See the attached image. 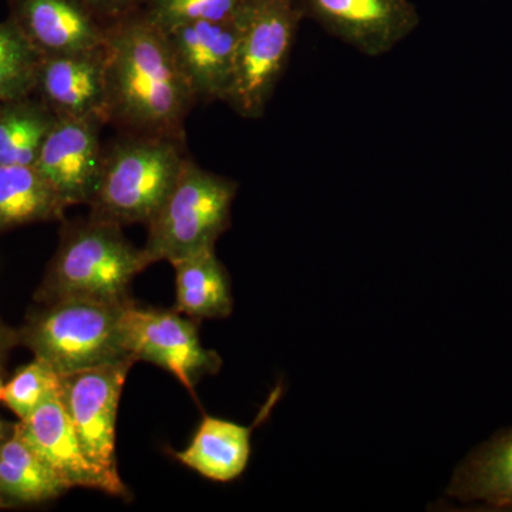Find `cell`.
Returning a JSON list of instances; mask_svg holds the SVG:
<instances>
[{"instance_id":"1","label":"cell","mask_w":512,"mask_h":512,"mask_svg":"<svg viewBox=\"0 0 512 512\" xmlns=\"http://www.w3.org/2000/svg\"><path fill=\"white\" fill-rule=\"evenodd\" d=\"M107 124L120 133L185 141V120L197 104L165 32L143 9L106 23Z\"/></svg>"},{"instance_id":"2","label":"cell","mask_w":512,"mask_h":512,"mask_svg":"<svg viewBox=\"0 0 512 512\" xmlns=\"http://www.w3.org/2000/svg\"><path fill=\"white\" fill-rule=\"evenodd\" d=\"M146 268L143 251L124 237L121 225L90 215L64 225L35 299L37 303L89 299L126 305L133 302L131 282Z\"/></svg>"},{"instance_id":"3","label":"cell","mask_w":512,"mask_h":512,"mask_svg":"<svg viewBox=\"0 0 512 512\" xmlns=\"http://www.w3.org/2000/svg\"><path fill=\"white\" fill-rule=\"evenodd\" d=\"M188 156L177 138L120 133L104 146L90 215L113 224H148L183 173Z\"/></svg>"},{"instance_id":"4","label":"cell","mask_w":512,"mask_h":512,"mask_svg":"<svg viewBox=\"0 0 512 512\" xmlns=\"http://www.w3.org/2000/svg\"><path fill=\"white\" fill-rule=\"evenodd\" d=\"M130 303L114 305L89 299L39 303L40 308L29 313L18 330L19 345L60 376L136 359L128 352L123 333V313Z\"/></svg>"},{"instance_id":"5","label":"cell","mask_w":512,"mask_h":512,"mask_svg":"<svg viewBox=\"0 0 512 512\" xmlns=\"http://www.w3.org/2000/svg\"><path fill=\"white\" fill-rule=\"evenodd\" d=\"M238 183L204 170L188 158L177 184L148 222L141 248L147 266L173 262L202 249L215 248L231 222Z\"/></svg>"},{"instance_id":"6","label":"cell","mask_w":512,"mask_h":512,"mask_svg":"<svg viewBox=\"0 0 512 512\" xmlns=\"http://www.w3.org/2000/svg\"><path fill=\"white\" fill-rule=\"evenodd\" d=\"M234 19L237 69L227 104L245 119H259L284 76L303 16L296 0H244Z\"/></svg>"},{"instance_id":"7","label":"cell","mask_w":512,"mask_h":512,"mask_svg":"<svg viewBox=\"0 0 512 512\" xmlns=\"http://www.w3.org/2000/svg\"><path fill=\"white\" fill-rule=\"evenodd\" d=\"M123 333L128 352L137 362L167 370L194 397L198 380L214 375L222 365L220 355L202 345L195 322L177 311L143 309L131 302L124 309Z\"/></svg>"},{"instance_id":"8","label":"cell","mask_w":512,"mask_h":512,"mask_svg":"<svg viewBox=\"0 0 512 512\" xmlns=\"http://www.w3.org/2000/svg\"><path fill=\"white\" fill-rule=\"evenodd\" d=\"M136 359L90 367L62 376L60 397L86 456L94 466L119 474L116 458L117 410Z\"/></svg>"},{"instance_id":"9","label":"cell","mask_w":512,"mask_h":512,"mask_svg":"<svg viewBox=\"0 0 512 512\" xmlns=\"http://www.w3.org/2000/svg\"><path fill=\"white\" fill-rule=\"evenodd\" d=\"M303 19L357 52L379 57L392 52L419 28L420 13L410 0H296Z\"/></svg>"},{"instance_id":"10","label":"cell","mask_w":512,"mask_h":512,"mask_svg":"<svg viewBox=\"0 0 512 512\" xmlns=\"http://www.w3.org/2000/svg\"><path fill=\"white\" fill-rule=\"evenodd\" d=\"M163 30L197 103H227L237 69L238 32L234 16L198 20Z\"/></svg>"},{"instance_id":"11","label":"cell","mask_w":512,"mask_h":512,"mask_svg":"<svg viewBox=\"0 0 512 512\" xmlns=\"http://www.w3.org/2000/svg\"><path fill=\"white\" fill-rule=\"evenodd\" d=\"M104 123L94 119L57 117L33 167L67 208L90 204L103 168Z\"/></svg>"},{"instance_id":"12","label":"cell","mask_w":512,"mask_h":512,"mask_svg":"<svg viewBox=\"0 0 512 512\" xmlns=\"http://www.w3.org/2000/svg\"><path fill=\"white\" fill-rule=\"evenodd\" d=\"M15 427L22 439L52 468L69 490L82 487L103 491L114 497L127 498L130 495L120 474L101 470L86 456L72 420L64 409L60 393L37 407L25 419H20Z\"/></svg>"},{"instance_id":"13","label":"cell","mask_w":512,"mask_h":512,"mask_svg":"<svg viewBox=\"0 0 512 512\" xmlns=\"http://www.w3.org/2000/svg\"><path fill=\"white\" fill-rule=\"evenodd\" d=\"M9 9V19L42 59L104 46L106 23L80 0H9Z\"/></svg>"},{"instance_id":"14","label":"cell","mask_w":512,"mask_h":512,"mask_svg":"<svg viewBox=\"0 0 512 512\" xmlns=\"http://www.w3.org/2000/svg\"><path fill=\"white\" fill-rule=\"evenodd\" d=\"M35 93L56 117L107 124L104 46L79 55L43 57Z\"/></svg>"},{"instance_id":"15","label":"cell","mask_w":512,"mask_h":512,"mask_svg":"<svg viewBox=\"0 0 512 512\" xmlns=\"http://www.w3.org/2000/svg\"><path fill=\"white\" fill-rule=\"evenodd\" d=\"M281 389L269 397L252 426H242L218 417H202L190 446L174 453L181 464L200 476L217 483H231L247 470L252 453V431L258 427L278 402Z\"/></svg>"},{"instance_id":"16","label":"cell","mask_w":512,"mask_h":512,"mask_svg":"<svg viewBox=\"0 0 512 512\" xmlns=\"http://www.w3.org/2000/svg\"><path fill=\"white\" fill-rule=\"evenodd\" d=\"M447 494L483 501L491 511H512V429L495 434L457 468Z\"/></svg>"},{"instance_id":"17","label":"cell","mask_w":512,"mask_h":512,"mask_svg":"<svg viewBox=\"0 0 512 512\" xmlns=\"http://www.w3.org/2000/svg\"><path fill=\"white\" fill-rule=\"evenodd\" d=\"M175 271L174 311L195 320L228 318L234 309L231 279L215 248L171 262Z\"/></svg>"},{"instance_id":"18","label":"cell","mask_w":512,"mask_h":512,"mask_svg":"<svg viewBox=\"0 0 512 512\" xmlns=\"http://www.w3.org/2000/svg\"><path fill=\"white\" fill-rule=\"evenodd\" d=\"M69 490L13 426L0 444V505L45 503Z\"/></svg>"},{"instance_id":"19","label":"cell","mask_w":512,"mask_h":512,"mask_svg":"<svg viewBox=\"0 0 512 512\" xmlns=\"http://www.w3.org/2000/svg\"><path fill=\"white\" fill-rule=\"evenodd\" d=\"M67 210L33 165L0 164V232L62 220Z\"/></svg>"},{"instance_id":"20","label":"cell","mask_w":512,"mask_h":512,"mask_svg":"<svg viewBox=\"0 0 512 512\" xmlns=\"http://www.w3.org/2000/svg\"><path fill=\"white\" fill-rule=\"evenodd\" d=\"M57 117L40 100L0 103V164L35 165Z\"/></svg>"},{"instance_id":"21","label":"cell","mask_w":512,"mask_h":512,"mask_svg":"<svg viewBox=\"0 0 512 512\" xmlns=\"http://www.w3.org/2000/svg\"><path fill=\"white\" fill-rule=\"evenodd\" d=\"M40 62L42 57L12 20L0 23V103L35 94Z\"/></svg>"},{"instance_id":"22","label":"cell","mask_w":512,"mask_h":512,"mask_svg":"<svg viewBox=\"0 0 512 512\" xmlns=\"http://www.w3.org/2000/svg\"><path fill=\"white\" fill-rule=\"evenodd\" d=\"M62 389V376L42 359L20 367L8 383L3 384L2 403L20 419L57 396Z\"/></svg>"},{"instance_id":"23","label":"cell","mask_w":512,"mask_h":512,"mask_svg":"<svg viewBox=\"0 0 512 512\" xmlns=\"http://www.w3.org/2000/svg\"><path fill=\"white\" fill-rule=\"evenodd\" d=\"M244 0H148L143 10L161 29L198 20L232 18Z\"/></svg>"},{"instance_id":"24","label":"cell","mask_w":512,"mask_h":512,"mask_svg":"<svg viewBox=\"0 0 512 512\" xmlns=\"http://www.w3.org/2000/svg\"><path fill=\"white\" fill-rule=\"evenodd\" d=\"M104 23L123 18L147 5L148 0H80Z\"/></svg>"},{"instance_id":"25","label":"cell","mask_w":512,"mask_h":512,"mask_svg":"<svg viewBox=\"0 0 512 512\" xmlns=\"http://www.w3.org/2000/svg\"><path fill=\"white\" fill-rule=\"evenodd\" d=\"M16 345H19L18 330L9 328L0 320V362Z\"/></svg>"},{"instance_id":"26","label":"cell","mask_w":512,"mask_h":512,"mask_svg":"<svg viewBox=\"0 0 512 512\" xmlns=\"http://www.w3.org/2000/svg\"><path fill=\"white\" fill-rule=\"evenodd\" d=\"M13 426H15V424L5 423V421L0 420V444L12 434Z\"/></svg>"},{"instance_id":"27","label":"cell","mask_w":512,"mask_h":512,"mask_svg":"<svg viewBox=\"0 0 512 512\" xmlns=\"http://www.w3.org/2000/svg\"><path fill=\"white\" fill-rule=\"evenodd\" d=\"M3 377H2V366H0V403H2V390H3Z\"/></svg>"},{"instance_id":"28","label":"cell","mask_w":512,"mask_h":512,"mask_svg":"<svg viewBox=\"0 0 512 512\" xmlns=\"http://www.w3.org/2000/svg\"><path fill=\"white\" fill-rule=\"evenodd\" d=\"M0 507H2V505H0Z\"/></svg>"}]
</instances>
